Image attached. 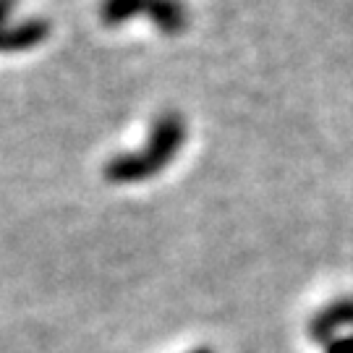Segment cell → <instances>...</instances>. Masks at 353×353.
<instances>
[{
    "mask_svg": "<svg viewBox=\"0 0 353 353\" xmlns=\"http://www.w3.org/2000/svg\"><path fill=\"white\" fill-rule=\"evenodd\" d=\"M189 137V123L178 110H163L154 115L147 131V139L139 150L113 154L105 163V178L118 186L144 183L150 178L160 176L168 165L176 160Z\"/></svg>",
    "mask_w": 353,
    "mask_h": 353,
    "instance_id": "1",
    "label": "cell"
},
{
    "mask_svg": "<svg viewBox=\"0 0 353 353\" xmlns=\"http://www.w3.org/2000/svg\"><path fill=\"white\" fill-rule=\"evenodd\" d=\"M97 13L110 29L126 26L137 16H147L165 37H178L191 24V11L183 0H100Z\"/></svg>",
    "mask_w": 353,
    "mask_h": 353,
    "instance_id": "2",
    "label": "cell"
},
{
    "mask_svg": "<svg viewBox=\"0 0 353 353\" xmlns=\"http://www.w3.org/2000/svg\"><path fill=\"white\" fill-rule=\"evenodd\" d=\"M50 21L42 16L32 19H13L6 29H0V55L6 52H26L32 48H39L50 37Z\"/></svg>",
    "mask_w": 353,
    "mask_h": 353,
    "instance_id": "3",
    "label": "cell"
},
{
    "mask_svg": "<svg viewBox=\"0 0 353 353\" xmlns=\"http://www.w3.org/2000/svg\"><path fill=\"white\" fill-rule=\"evenodd\" d=\"M343 327H353V299H338L309 322V335L327 345Z\"/></svg>",
    "mask_w": 353,
    "mask_h": 353,
    "instance_id": "4",
    "label": "cell"
},
{
    "mask_svg": "<svg viewBox=\"0 0 353 353\" xmlns=\"http://www.w3.org/2000/svg\"><path fill=\"white\" fill-rule=\"evenodd\" d=\"M327 353H353V335H335L327 343Z\"/></svg>",
    "mask_w": 353,
    "mask_h": 353,
    "instance_id": "5",
    "label": "cell"
},
{
    "mask_svg": "<svg viewBox=\"0 0 353 353\" xmlns=\"http://www.w3.org/2000/svg\"><path fill=\"white\" fill-rule=\"evenodd\" d=\"M16 3H19V0H0V29H6V26L16 19V16H13V13H16Z\"/></svg>",
    "mask_w": 353,
    "mask_h": 353,
    "instance_id": "6",
    "label": "cell"
},
{
    "mask_svg": "<svg viewBox=\"0 0 353 353\" xmlns=\"http://www.w3.org/2000/svg\"><path fill=\"white\" fill-rule=\"evenodd\" d=\"M194 353H212V351H204V348H202V351H194Z\"/></svg>",
    "mask_w": 353,
    "mask_h": 353,
    "instance_id": "7",
    "label": "cell"
}]
</instances>
